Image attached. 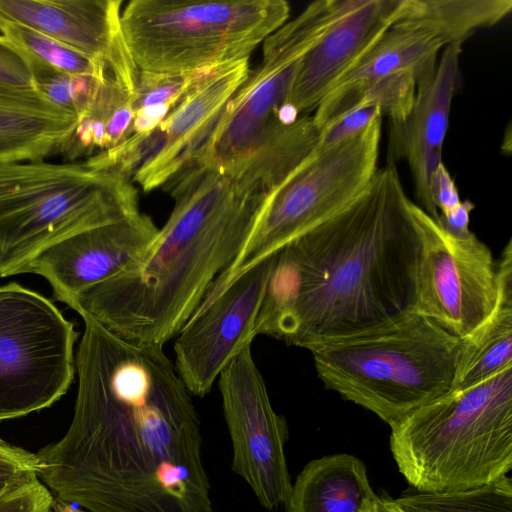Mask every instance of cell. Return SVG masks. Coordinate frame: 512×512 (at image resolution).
<instances>
[{
    "label": "cell",
    "instance_id": "6da1fadb",
    "mask_svg": "<svg viewBox=\"0 0 512 512\" xmlns=\"http://www.w3.org/2000/svg\"><path fill=\"white\" fill-rule=\"evenodd\" d=\"M80 316L74 415L35 453L38 478L90 512H213L200 419L163 346Z\"/></svg>",
    "mask_w": 512,
    "mask_h": 512
},
{
    "label": "cell",
    "instance_id": "7a4b0ae2",
    "mask_svg": "<svg viewBox=\"0 0 512 512\" xmlns=\"http://www.w3.org/2000/svg\"><path fill=\"white\" fill-rule=\"evenodd\" d=\"M414 205L387 164L348 207L277 251L256 335L309 349L414 311Z\"/></svg>",
    "mask_w": 512,
    "mask_h": 512
},
{
    "label": "cell",
    "instance_id": "3957f363",
    "mask_svg": "<svg viewBox=\"0 0 512 512\" xmlns=\"http://www.w3.org/2000/svg\"><path fill=\"white\" fill-rule=\"evenodd\" d=\"M167 185L174 207L144 254L64 302L138 344L164 346L176 337L240 251L266 196L209 165Z\"/></svg>",
    "mask_w": 512,
    "mask_h": 512
},
{
    "label": "cell",
    "instance_id": "277c9868",
    "mask_svg": "<svg viewBox=\"0 0 512 512\" xmlns=\"http://www.w3.org/2000/svg\"><path fill=\"white\" fill-rule=\"evenodd\" d=\"M390 449L417 491L492 483L512 468V365L420 407L391 427Z\"/></svg>",
    "mask_w": 512,
    "mask_h": 512
},
{
    "label": "cell",
    "instance_id": "5b68a950",
    "mask_svg": "<svg viewBox=\"0 0 512 512\" xmlns=\"http://www.w3.org/2000/svg\"><path fill=\"white\" fill-rule=\"evenodd\" d=\"M460 346V338L412 311L308 350L326 389L393 427L451 391Z\"/></svg>",
    "mask_w": 512,
    "mask_h": 512
},
{
    "label": "cell",
    "instance_id": "8992f818",
    "mask_svg": "<svg viewBox=\"0 0 512 512\" xmlns=\"http://www.w3.org/2000/svg\"><path fill=\"white\" fill-rule=\"evenodd\" d=\"M138 212L131 181L84 162H1L0 278L66 236Z\"/></svg>",
    "mask_w": 512,
    "mask_h": 512
},
{
    "label": "cell",
    "instance_id": "52a82bcc",
    "mask_svg": "<svg viewBox=\"0 0 512 512\" xmlns=\"http://www.w3.org/2000/svg\"><path fill=\"white\" fill-rule=\"evenodd\" d=\"M289 14L284 0H133L121 29L139 71L192 73L248 60Z\"/></svg>",
    "mask_w": 512,
    "mask_h": 512
},
{
    "label": "cell",
    "instance_id": "ba28073f",
    "mask_svg": "<svg viewBox=\"0 0 512 512\" xmlns=\"http://www.w3.org/2000/svg\"><path fill=\"white\" fill-rule=\"evenodd\" d=\"M382 116L350 137L315 148L262 201L234 260L213 281L192 315L237 278L348 207L377 172Z\"/></svg>",
    "mask_w": 512,
    "mask_h": 512
},
{
    "label": "cell",
    "instance_id": "9c48e42d",
    "mask_svg": "<svg viewBox=\"0 0 512 512\" xmlns=\"http://www.w3.org/2000/svg\"><path fill=\"white\" fill-rule=\"evenodd\" d=\"M341 0H318L263 42L260 65L228 103L203 155L195 165L227 173L248 159L270 156L297 134V119L286 110L298 65L336 15Z\"/></svg>",
    "mask_w": 512,
    "mask_h": 512
},
{
    "label": "cell",
    "instance_id": "30bf717a",
    "mask_svg": "<svg viewBox=\"0 0 512 512\" xmlns=\"http://www.w3.org/2000/svg\"><path fill=\"white\" fill-rule=\"evenodd\" d=\"M74 324L46 297L0 287V421L51 406L76 371Z\"/></svg>",
    "mask_w": 512,
    "mask_h": 512
},
{
    "label": "cell",
    "instance_id": "8fae6325",
    "mask_svg": "<svg viewBox=\"0 0 512 512\" xmlns=\"http://www.w3.org/2000/svg\"><path fill=\"white\" fill-rule=\"evenodd\" d=\"M413 211L421 243L414 312L463 339L494 308L497 263L474 233L452 237L417 204Z\"/></svg>",
    "mask_w": 512,
    "mask_h": 512
},
{
    "label": "cell",
    "instance_id": "7c38bea8",
    "mask_svg": "<svg viewBox=\"0 0 512 512\" xmlns=\"http://www.w3.org/2000/svg\"><path fill=\"white\" fill-rule=\"evenodd\" d=\"M251 346L243 348L217 380L232 443V469L258 502L273 510L286 502L292 487L285 455L288 426L271 404Z\"/></svg>",
    "mask_w": 512,
    "mask_h": 512
},
{
    "label": "cell",
    "instance_id": "4fadbf2b",
    "mask_svg": "<svg viewBox=\"0 0 512 512\" xmlns=\"http://www.w3.org/2000/svg\"><path fill=\"white\" fill-rule=\"evenodd\" d=\"M275 258L276 253L237 278L176 335L174 366L190 394L206 396L227 364L252 344Z\"/></svg>",
    "mask_w": 512,
    "mask_h": 512
},
{
    "label": "cell",
    "instance_id": "5bb4252c",
    "mask_svg": "<svg viewBox=\"0 0 512 512\" xmlns=\"http://www.w3.org/2000/svg\"><path fill=\"white\" fill-rule=\"evenodd\" d=\"M158 230L152 218L142 212L90 227L45 247L23 264L16 275L33 273L44 277L55 297L65 302L136 262Z\"/></svg>",
    "mask_w": 512,
    "mask_h": 512
},
{
    "label": "cell",
    "instance_id": "9a60e30c",
    "mask_svg": "<svg viewBox=\"0 0 512 512\" xmlns=\"http://www.w3.org/2000/svg\"><path fill=\"white\" fill-rule=\"evenodd\" d=\"M121 0H0V22L25 26L105 63L132 96L139 70L121 29Z\"/></svg>",
    "mask_w": 512,
    "mask_h": 512
},
{
    "label": "cell",
    "instance_id": "2e32d148",
    "mask_svg": "<svg viewBox=\"0 0 512 512\" xmlns=\"http://www.w3.org/2000/svg\"><path fill=\"white\" fill-rule=\"evenodd\" d=\"M403 0H341L316 43L301 59L287 100L294 118L308 115L399 17Z\"/></svg>",
    "mask_w": 512,
    "mask_h": 512
},
{
    "label": "cell",
    "instance_id": "e0dca14e",
    "mask_svg": "<svg viewBox=\"0 0 512 512\" xmlns=\"http://www.w3.org/2000/svg\"><path fill=\"white\" fill-rule=\"evenodd\" d=\"M249 72L248 60H242L212 69L195 84L158 126L160 147L132 181L149 192L194 166Z\"/></svg>",
    "mask_w": 512,
    "mask_h": 512
},
{
    "label": "cell",
    "instance_id": "ac0fdd59",
    "mask_svg": "<svg viewBox=\"0 0 512 512\" xmlns=\"http://www.w3.org/2000/svg\"><path fill=\"white\" fill-rule=\"evenodd\" d=\"M444 47L445 43L426 28L407 21L395 22L318 104L312 115L315 124L322 130L335 122L353 94L392 73L409 70L415 73L417 84L427 80Z\"/></svg>",
    "mask_w": 512,
    "mask_h": 512
},
{
    "label": "cell",
    "instance_id": "d6986e66",
    "mask_svg": "<svg viewBox=\"0 0 512 512\" xmlns=\"http://www.w3.org/2000/svg\"><path fill=\"white\" fill-rule=\"evenodd\" d=\"M462 45L458 42L442 49L432 76L417 84L408 115L391 123L387 164H394L398 158H405L409 165L442 161Z\"/></svg>",
    "mask_w": 512,
    "mask_h": 512
},
{
    "label": "cell",
    "instance_id": "ffe728a7",
    "mask_svg": "<svg viewBox=\"0 0 512 512\" xmlns=\"http://www.w3.org/2000/svg\"><path fill=\"white\" fill-rule=\"evenodd\" d=\"M77 116L37 90L0 87V163L41 161L71 135Z\"/></svg>",
    "mask_w": 512,
    "mask_h": 512
},
{
    "label": "cell",
    "instance_id": "44dd1931",
    "mask_svg": "<svg viewBox=\"0 0 512 512\" xmlns=\"http://www.w3.org/2000/svg\"><path fill=\"white\" fill-rule=\"evenodd\" d=\"M497 263V299L491 313L461 339L451 391L473 387L512 365V241Z\"/></svg>",
    "mask_w": 512,
    "mask_h": 512
},
{
    "label": "cell",
    "instance_id": "7402d4cb",
    "mask_svg": "<svg viewBox=\"0 0 512 512\" xmlns=\"http://www.w3.org/2000/svg\"><path fill=\"white\" fill-rule=\"evenodd\" d=\"M378 498L364 463L341 453L310 461L284 505L286 512H360Z\"/></svg>",
    "mask_w": 512,
    "mask_h": 512
},
{
    "label": "cell",
    "instance_id": "603a6c76",
    "mask_svg": "<svg viewBox=\"0 0 512 512\" xmlns=\"http://www.w3.org/2000/svg\"><path fill=\"white\" fill-rule=\"evenodd\" d=\"M131 94L112 76L99 83L87 110L77 118L71 135L57 153L73 161L95 150L113 148L133 134Z\"/></svg>",
    "mask_w": 512,
    "mask_h": 512
},
{
    "label": "cell",
    "instance_id": "cb8c5ba5",
    "mask_svg": "<svg viewBox=\"0 0 512 512\" xmlns=\"http://www.w3.org/2000/svg\"><path fill=\"white\" fill-rule=\"evenodd\" d=\"M511 11L510 0H403L397 21L418 24L447 46L498 24Z\"/></svg>",
    "mask_w": 512,
    "mask_h": 512
},
{
    "label": "cell",
    "instance_id": "d4e9b609",
    "mask_svg": "<svg viewBox=\"0 0 512 512\" xmlns=\"http://www.w3.org/2000/svg\"><path fill=\"white\" fill-rule=\"evenodd\" d=\"M397 512H512V481L507 475L486 485L442 492H420L391 499Z\"/></svg>",
    "mask_w": 512,
    "mask_h": 512
},
{
    "label": "cell",
    "instance_id": "484cf974",
    "mask_svg": "<svg viewBox=\"0 0 512 512\" xmlns=\"http://www.w3.org/2000/svg\"><path fill=\"white\" fill-rule=\"evenodd\" d=\"M0 31L30 58L57 71L100 79L111 75L105 63L25 26L0 22Z\"/></svg>",
    "mask_w": 512,
    "mask_h": 512
},
{
    "label": "cell",
    "instance_id": "4316f807",
    "mask_svg": "<svg viewBox=\"0 0 512 512\" xmlns=\"http://www.w3.org/2000/svg\"><path fill=\"white\" fill-rule=\"evenodd\" d=\"M416 90L417 77L414 72L404 70L392 73L353 94L346 102L341 117L358 108L376 107L382 116L390 118L391 123L400 122L410 112Z\"/></svg>",
    "mask_w": 512,
    "mask_h": 512
},
{
    "label": "cell",
    "instance_id": "83f0119b",
    "mask_svg": "<svg viewBox=\"0 0 512 512\" xmlns=\"http://www.w3.org/2000/svg\"><path fill=\"white\" fill-rule=\"evenodd\" d=\"M30 60L35 89L52 105L74 113L77 118L87 110L99 83L105 79L57 71Z\"/></svg>",
    "mask_w": 512,
    "mask_h": 512
},
{
    "label": "cell",
    "instance_id": "f1b7e54d",
    "mask_svg": "<svg viewBox=\"0 0 512 512\" xmlns=\"http://www.w3.org/2000/svg\"><path fill=\"white\" fill-rule=\"evenodd\" d=\"M212 69L192 73L140 71L131 96V106L134 113L150 106L169 105L174 108L193 86Z\"/></svg>",
    "mask_w": 512,
    "mask_h": 512
},
{
    "label": "cell",
    "instance_id": "f546056e",
    "mask_svg": "<svg viewBox=\"0 0 512 512\" xmlns=\"http://www.w3.org/2000/svg\"><path fill=\"white\" fill-rule=\"evenodd\" d=\"M38 471L39 463L35 453L0 438V497L14 487L38 477Z\"/></svg>",
    "mask_w": 512,
    "mask_h": 512
},
{
    "label": "cell",
    "instance_id": "4dcf8cb0",
    "mask_svg": "<svg viewBox=\"0 0 512 512\" xmlns=\"http://www.w3.org/2000/svg\"><path fill=\"white\" fill-rule=\"evenodd\" d=\"M0 87L35 89L29 56L3 34H0Z\"/></svg>",
    "mask_w": 512,
    "mask_h": 512
},
{
    "label": "cell",
    "instance_id": "1f68e13d",
    "mask_svg": "<svg viewBox=\"0 0 512 512\" xmlns=\"http://www.w3.org/2000/svg\"><path fill=\"white\" fill-rule=\"evenodd\" d=\"M53 494L34 477L0 497V512H50Z\"/></svg>",
    "mask_w": 512,
    "mask_h": 512
},
{
    "label": "cell",
    "instance_id": "d6a6232c",
    "mask_svg": "<svg viewBox=\"0 0 512 512\" xmlns=\"http://www.w3.org/2000/svg\"><path fill=\"white\" fill-rule=\"evenodd\" d=\"M382 116L376 107H363L342 116L321 130L316 148H325L361 131L375 118Z\"/></svg>",
    "mask_w": 512,
    "mask_h": 512
},
{
    "label": "cell",
    "instance_id": "836d02e7",
    "mask_svg": "<svg viewBox=\"0 0 512 512\" xmlns=\"http://www.w3.org/2000/svg\"><path fill=\"white\" fill-rule=\"evenodd\" d=\"M433 203L439 214H447L460 202L454 179L443 163L436 168L431 184Z\"/></svg>",
    "mask_w": 512,
    "mask_h": 512
},
{
    "label": "cell",
    "instance_id": "e575fe53",
    "mask_svg": "<svg viewBox=\"0 0 512 512\" xmlns=\"http://www.w3.org/2000/svg\"><path fill=\"white\" fill-rule=\"evenodd\" d=\"M475 205L470 200L461 201L447 214H439L438 225L449 235L464 239L473 234L469 230L470 213Z\"/></svg>",
    "mask_w": 512,
    "mask_h": 512
},
{
    "label": "cell",
    "instance_id": "d590c367",
    "mask_svg": "<svg viewBox=\"0 0 512 512\" xmlns=\"http://www.w3.org/2000/svg\"><path fill=\"white\" fill-rule=\"evenodd\" d=\"M50 512H84L73 506L72 503L64 501L58 497L53 498Z\"/></svg>",
    "mask_w": 512,
    "mask_h": 512
},
{
    "label": "cell",
    "instance_id": "8d00e7d4",
    "mask_svg": "<svg viewBox=\"0 0 512 512\" xmlns=\"http://www.w3.org/2000/svg\"><path fill=\"white\" fill-rule=\"evenodd\" d=\"M382 512H397L390 498H381Z\"/></svg>",
    "mask_w": 512,
    "mask_h": 512
},
{
    "label": "cell",
    "instance_id": "74e56055",
    "mask_svg": "<svg viewBox=\"0 0 512 512\" xmlns=\"http://www.w3.org/2000/svg\"><path fill=\"white\" fill-rule=\"evenodd\" d=\"M380 501L381 497H379L374 503L370 504L360 512H382Z\"/></svg>",
    "mask_w": 512,
    "mask_h": 512
}]
</instances>
